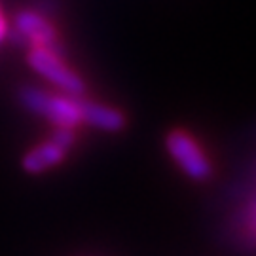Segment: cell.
<instances>
[{
  "label": "cell",
  "mask_w": 256,
  "mask_h": 256,
  "mask_svg": "<svg viewBox=\"0 0 256 256\" xmlns=\"http://www.w3.org/2000/svg\"><path fill=\"white\" fill-rule=\"evenodd\" d=\"M8 34V27H6V21H4V18L0 16V40Z\"/></svg>",
  "instance_id": "8"
},
{
  "label": "cell",
  "mask_w": 256,
  "mask_h": 256,
  "mask_svg": "<svg viewBox=\"0 0 256 256\" xmlns=\"http://www.w3.org/2000/svg\"><path fill=\"white\" fill-rule=\"evenodd\" d=\"M167 148L171 156L174 158L176 164H180L186 173L192 178H207L210 174V165L202 154V150L192 140L190 135H186L184 131H173L167 137Z\"/></svg>",
  "instance_id": "3"
},
{
  "label": "cell",
  "mask_w": 256,
  "mask_h": 256,
  "mask_svg": "<svg viewBox=\"0 0 256 256\" xmlns=\"http://www.w3.org/2000/svg\"><path fill=\"white\" fill-rule=\"evenodd\" d=\"M76 101H78V108L82 114V122L86 120L92 126L104 129V131H120L126 126V118L120 114L118 110L102 106V104H97L93 101H86L80 97H76Z\"/></svg>",
  "instance_id": "5"
},
{
  "label": "cell",
  "mask_w": 256,
  "mask_h": 256,
  "mask_svg": "<svg viewBox=\"0 0 256 256\" xmlns=\"http://www.w3.org/2000/svg\"><path fill=\"white\" fill-rule=\"evenodd\" d=\"M19 101L23 102L25 108L38 116H44L54 126L74 128L82 122L76 97H61V95L42 92L32 86H25L19 90Z\"/></svg>",
  "instance_id": "1"
},
{
  "label": "cell",
  "mask_w": 256,
  "mask_h": 256,
  "mask_svg": "<svg viewBox=\"0 0 256 256\" xmlns=\"http://www.w3.org/2000/svg\"><path fill=\"white\" fill-rule=\"evenodd\" d=\"M14 23H16V28L19 32L32 42V46L48 48L50 52L63 57V46L57 40V30L44 16H40L36 12L23 10L16 16Z\"/></svg>",
  "instance_id": "4"
},
{
  "label": "cell",
  "mask_w": 256,
  "mask_h": 256,
  "mask_svg": "<svg viewBox=\"0 0 256 256\" xmlns=\"http://www.w3.org/2000/svg\"><path fill=\"white\" fill-rule=\"evenodd\" d=\"M52 140H54L55 144H59L61 148H64V150H68L74 142L72 128H61V126H57L55 133L52 135Z\"/></svg>",
  "instance_id": "7"
},
{
  "label": "cell",
  "mask_w": 256,
  "mask_h": 256,
  "mask_svg": "<svg viewBox=\"0 0 256 256\" xmlns=\"http://www.w3.org/2000/svg\"><path fill=\"white\" fill-rule=\"evenodd\" d=\"M27 59H28V64L38 74L46 76L50 82L59 86L66 93L78 97V95H82L86 92V86H84L82 78L63 63V57H59L57 54L50 52L48 48L32 46V50L27 55Z\"/></svg>",
  "instance_id": "2"
},
{
  "label": "cell",
  "mask_w": 256,
  "mask_h": 256,
  "mask_svg": "<svg viewBox=\"0 0 256 256\" xmlns=\"http://www.w3.org/2000/svg\"><path fill=\"white\" fill-rule=\"evenodd\" d=\"M66 156V150L61 148L59 144H55L54 140H48L44 144H38L36 148H32L25 158H23V169L27 173H42L54 165L61 164Z\"/></svg>",
  "instance_id": "6"
}]
</instances>
